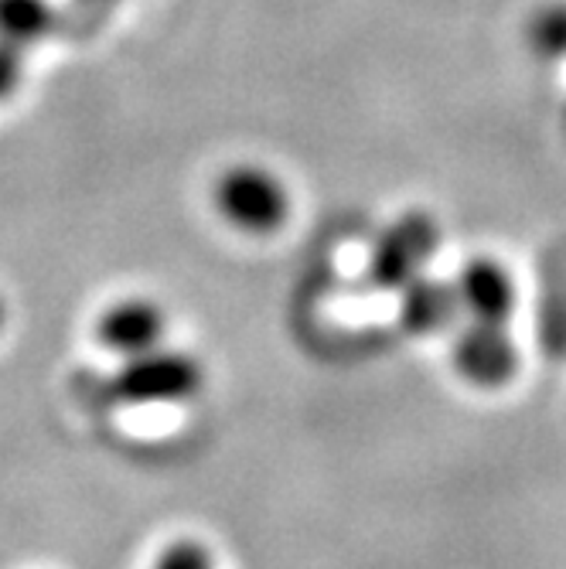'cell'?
Wrapping results in <instances>:
<instances>
[{
	"label": "cell",
	"mask_w": 566,
	"mask_h": 569,
	"mask_svg": "<svg viewBox=\"0 0 566 569\" xmlns=\"http://www.w3.org/2000/svg\"><path fill=\"white\" fill-rule=\"evenodd\" d=\"M454 290L460 310L481 325H508L519 303L516 280H512V273L495 256H475V260H468L454 280Z\"/></svg>",
	"instance_id": "5b68a950"
},
{
	"label": "cell",
	"mask_w": 566,
	"mask_h": 569,
	"mask_svg": "<svg viewBox=\"0 0 566 569\" xmlns=\"http://www.w3.org/2000/svg\"><path fill=\"white\" fill-rule=\"evenodd\" d=\"M454 369L478 389H502L519 372V348L505 325L471 321L454 338Z\"/></svg>",
	"instance_id": "277c9868"
},
{
	"label": "cell",
	"mask_w": 566,
	"mask_h": 569,
	"mask_svg": "<svg viewBox=\"0 0 566 569\" xmlns=\"http://www.w3.org/2000/svg\"><path fill=\"white\" fill-rule=\"evenodd\" d=\"M205 372L188 351H143L127 358L123 366L96 382L99 402H127V406H161L188 402L201 392Z\"/></svg>",
	"instance_id": "6da1fadb"
},
{
	"label": "cell",
	"mask_w": 566,
	"mask_h": 569,
	"mask_svg": "<svg viewBox=\"0 0 566 569\" xmlns=\"http://www.w3.org/2000/svg\"><path fill=\"white\" fill-rule=\"evenodd\" d=\"M440 246V226L430 212H406L396 219L373 246L369 256V280L373 287L393 293L403 290L414 277L424 273L427 260Z\"/></svg>",
	"instance_id": "3957f363"
},
{
	"label": "cell",
	"mask_w": 566,
	"mask_h": 569,
	"mask_svg": "<svg viewBox=\"0 0 566 569\" xmlns=\"http://www.w3.org/2000/svg\"><path fill=\"white\" fill-rule=\"evenodd\" d=\"M62 28L51 0H0V41L14 48H31Z\"/></svg>",
	"instance_id": "ba28073f"
},
{
	"label": "cell",
	"mask_w": 566,
	"mask_h": 569,
	"mask_svg": "<svg viewBox=\"0 0 566 569\" xmlns=\"http://www.w3.org/2000/svg\"><path fill=\"white\" fill-rule=\"evenodd\" d=\"M460 318V300L454 283L434 280L427 273L414 277L399 290V325L409 335H440Z\"/></svg>",
	"instance_id": "52a82bcc"
},
{
	"label": "cell",
	"mask_w": 566,
	"mask_h": 569,
	"mask_svg": "<svg viewBox=\"0 0 566 569\" xmlns=\"http://www.w3.org/2000/svg\"><path fill=\"white\" fill-rule=\"evenodd\" d=\"M153 569H216V562L198 539H178L158 556Z\"/></svg>",
	"instance_id": "30bf717a"
},
{
	"label": "cell",
	"mask_w": 566,
	"mask_h": 569,
	"mask_svg": "<svg viewBox=\"0 0 566 569\" xmlns=\"http://www.w3.org/2000/svg\"><path fill=\"white\" fill-rule=\"evenodd\" d=\"M76 4V14L86 18L89 28H99V21L107 18L117 4H123V0H72Z\"/></svg>",
	"instance_id": "7c38bea8"
},
{
	"label": "cell",
	"mask_w": 566,
	"mask_h": 569,
	"mask_svg": "<svg viewBox=\"0 0 566 569\" xmlns=\"http://www.w3.org/2000/svg\"><path fill=\"white\" fill-rule=\"evenodd\" d=\"M165 328H168V318L158 303L147 297H127L102 310V318L96 321V338L102 348H110L123 358H133V355L161 348Z\"/></svg>",
	"instance_id": "8992f818"
},
{
	"label": "cell",
	"mask_w": 566,
	"mask_h": 569,
	"mask_svg": "<svg viewBox=\"0 0 566 569\" xmlns=\"http://www.w3.org/2000/svg\"><path fill=\"white\" fill-rule=\"evenodd\" d=\"M219 216L242 236H274L290 219V191L267 164H229L212 188Z\"/></svg>",
	"instance_id": "7a4b0ae2"
},
{
	"label": "cell",
	"mask_w": 566,
	"mask_h": 569,
	"mask_svg": "<svg viewBox=\"0 0 566 569\" xmlns=\"http://www.w3.org/2000/svg\"><path fill=\"white\" fill-rule=\"evenodd\" d=\"M526 41L546 62L566 59V0H553V4H543L529 14Z\"/></svg>",
	"instance_id": "9c48e42d"
},
{
	"label": "cell",
	"mask_w": 566,
	"mask_h": 569,
	"mask_svg": "<svg viewBox=\"0 0 566 569\" xmlns=\"http://www.w3.org/2000/svg\"><path fill=\"white\" fill-rule=\"evenodd\" d=\"M4 321H8V303H4V297H0V328H4Z\"/></svg>",
	"instance_id": "4fadbf2b"
},
{
	"label": "cell",
	"mask_w": 566,
	"mask_h": 569,
	"mask_svg": "<svg viewBox=\"0 0 566 569\" xmlns=\"http://www.w3.org/2000/svg\"><path fill=\"white\" fill-rule=\"evenodd\" d=\"M24 82V48L0 41V102H8Z\"/></svg>",
	"instance_id": "8fae6325"
}]
</instances>
